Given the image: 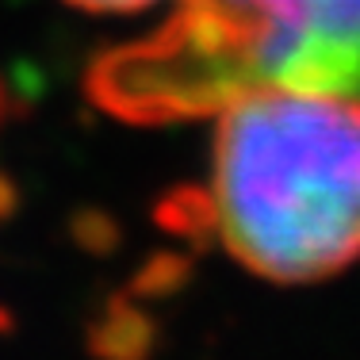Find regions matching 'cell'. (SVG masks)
Returning a JSON list of instances; mask_svg holds the SVG:
<instances>
[{"instance_id": "4", "label": "cell", "mask_w": 360, "mask_h": 360, "mask_svg": "<svg viewBox=\"0 0 360 360\" xmlns=\"http://www.w3.org/2000/svg\"><path fill=\"white\" fill-rule=\"evenodd\" d=\"M84 345L96 360H153L161 345V330L150 314L134 303V295L119 291L108 295L100 314L89 319Z\"/></svg>"}, {"instance_id": "2", "label": "cell", "mask_w": 360, "mask_h": 360, "mask_svg": "<svg viewBox=\"0 0 360 360\" xmlns=\"http://www.w3.org/2000/svg\"><path fill=\"white\" fill-rule=\"evenodd\" d=\"M269 20L242 0H180L150 39L100 54L84 92L100 111L139 127L203 119L264 81Z\"/></svg>"}, {"instance_id": "6", "label": "cell", "mask_w": 360, "mask_h": 360, "mask_svg": "<svg viewBox=\"0 0 360 360\" xmlns=\"http://www.w3.org/2000/svg\"><path fill=\"white\" fill-rule=\"evenodd\" d=\"M195 272V261L188 253H176V250H158L142 261V269L131 276L127 284V295L134 299H169L176 291L188 288Z\"/></svg>"}, {"instance_id": "10", "label": "cell", "mask_w": 360, "mask_h": 360, "mask_svg": "<svg viewBox=\"0 0 360 360\" xmlns=\"http://www.w3.org/2000/svg\"><path fill=\"white\" fill-rule=\"evenodd\" d=\"M20 203H23V195H20V184H15L12 176L0 169V222H8V219H15V211H20Z\"/></svg>"}, {"instance_id": "3", "label": "cell", "mask_w": 360, "mask_h": 360, "mask_svg": "<svg viewBox=\"0 0 360 360\" xmlns=\"http://www.w3.org/2000/svg\"><path fill=\"white\" fill-rule=\"evenodd\" d=\"M269 20L264 81L360 100V0H242Z\"/></svg>"}, {"instance_id": "8", "label": "cell", "mask_w": 360, "mask_h": 360, "mask_svg": "<svg viewBox=\"0 0 360 360\" xmlns=\"http://www.w3.org/2000/svg\"><path fill=\"white\" fill-rule=\"evenodd\" d=\"M23 111H27V100H23L20 92L12 89V81H8L4 73H0V127L12 123V119H20Z\"/></svg>"}, {"instance_id": "5", "label": "cell", "mask_w": 360, "mask_h": 360, "mask_svg": "<svg viewBox=\"0 0 360 360\" xmlns=\"http://www.w3.org/2000/svg\"><path fill=\"white\" fill-rule=\"evenodd\" d=\"M153 222L158 230L173 238H184L192 242L195 250H207L211 238L219 230V203H215V192H207L203 184H176L169 192L158 195L153 203Z\"/></svg>"}, {"instance_id": "7", "label": "cell", "mask_w": 360, "mask_h": 360, "mask_svg": "<svg viewBox=\"0 0 360 360\" xmlns=\"http://www.w3.org/2000/svg\"><path fill=\"white\" fill-rule=\"evenodd\" d=\"M70 238L77 242V250L92 257H111L123 245V226L104 207H77L70 215Z\"/></svg>"}, {"instance_id": "1", "label": "cell", "mask_w": 360, "mask_h": 360, "mask_svg": "<svg viewBox=\"0 0 360 360\" xmlns=\"http://www.w3.org/2000/svg\"><path fill=\"white\" fill-rule=\"evenodd\" d=\"M219 234L276 284H314L360 257V104L250 89L215 134Z\"/></svg>"}, {"instance_id": "9", "label": "cell", "mask_w": 360, "mask_h": 360, "mask_svg": "<svg viewBox=\"0 0 360 360\" xmlns=\"http://www.w3.org/2000/svg\"><path fill=\"white\" fill-rule=\"evenodd\" d=\"M73 8H84V12H139V8H150L153 0H65Z\"/></svg>"}, {"instance_id": "11", "label": "cell", "mask_w": 360, "mask_h": 360, "mask_svg": "<svg viewBox=\"0 0 360 360\" xmlns=\"http://www.w3.org/2000/svg\"><path fill=\"white\" fill-rule=\"evenodd\" d=\"M8 330H12V314H8L4 307H0V333H8Z\"/></svg>"}]
</instances>
